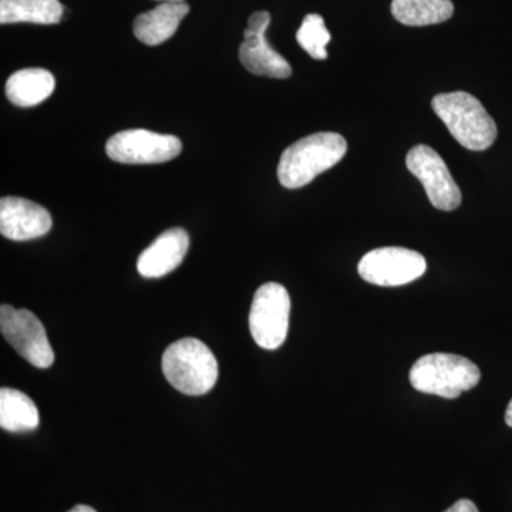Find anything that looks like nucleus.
Wrapping results in <instances>:
<instances>
[{
  "label": "nucleus",
  "instance_id": "f257e3e1",
  "mask_svg": "<svg viewBox=\"0 0 512 512\" xmlns=\"http://www.w3.org/2000/svg\"><path fill=\"white\" fill-rule=\"evenodd\" d=\"M348 143L338 133H316L296 141L282 154L279 183L289 190L305 187L318 175L342 161Z\"/></svg>",
  "mask_w": 512,
  "mask_h": 512
},
{
  "label": "nucleus",
  "instance_id": "f03ea898",
  "mask_svg": "<svg viewBox=\"0 0 512 512\" xmlns=\"http://www.w3.org/2000/svg\"><path fill=\"white\" fill-rule=\"evenodd\" d=\"M431 107L446 124L451 136L467 150H488L497 140V124L473 94H437L431 101Z\"/></svg>",
  "mask_w": 512,
  "mask_h": 512
},
{
  "label": "nucleus",
  "instance_id": "7ed1b4c3",
  "mask_svg": "<svg viewBox=\"0 0 512 512\" xmlns=\"http://www.w3.org/2000/svg\"><path fill=\"white\" fill-rule=\"evenodd\" d=\"M163 373L178 392L187 396H202L217 383L218 362L204 342L185 338L177 340L165 350Z\"/></svg>",
  "mask_w": 512,
  "mask_h": 512
},
{
  "label": "nucleus",
  "instance_id": "20e7f679",
  "mask_svg": "<svg viewBox=\"0 0 512 512\" xmlns=\"http://www.w3.org/2000/svg\"><path fill=\"white\" fill-rule=\"evenodd\" d=\"M476 363L453 353H431L420 357L410 370V383L417 392L444 399H457L480 383Z\"/></svg>",
  "mask_w": 512,
  "mask_h": 512
},
{
  "label": "nucleus",
  "instance_id": "39448f33",
  "mask_svg": "<svg viewBox=\"0 0 512 512\" xmlns=\"http://www.w3.org/2000/svg\"><path fill=\"white\" fill-rule=\"evenodd\" d=\"M291 296L284 286L268 282L255 292L249 312V330L259 348L275 350L284 345L289 330Z\"/></svg>",
  "mask_w": 512,
  "mask_h": 512
},
{
  "label": "nucleus",
  "instance_id": "423d86ee",
  "mask_svg": "<svg viewBox=\"0 0 512 512\" xmlns=\"http://www.w3.org/2000/svg\"><path fill=\"white\" fill-rule=\"evenodd\" d=\"M0 330L20 356L39 369L55 363V352L50 345L45 326L28 309H15L10 305L0 308Z\"/></svg>",
  "mask_w": 512,
  "mask_h": 512
},
{
  "label": "nucleus",
  "instance_id": "0eeeda50",
  "mask_svg": "<svg viewBox=\"0 0 512 512\" xmlns=\"http://www.w3.org/2000/svg\"><path fill=\"white\" fill-rule=\"evenodd\" d=\"M183 150L180 138L154 131H120L107 141L106 153L120 164H161L180 156Z\"/></svg>",
  "mask_w": 512,
  "mask_h": 512
},
{
  "label": "nucleus",
  "instance_id": "6e6552de",
  "mask_svg": "<svg viewBox=\"0 0 512 512\" xmlns=\"http://www.w3.org/2000/svg\"><path fill=\"white\" fill-rule=\"evenodd\" d=\"M427 262L424 256L412 249L387 247L367 252L360 259L357 271L369 284L377 286H402L424 275Z\"/></svg>",
  "mask_w": 512,
  "mask_h": 512
},
{
  "label": "nucleus",
  "instance_id": "1a4fd4ad",
  "mask_svg": "<svg viewBox=\"0 0 512 512\" xmlns=\"http://www.w3.org/2000/svg\"><path fill=\"white\" fill-rule=\"evenodd\" d=\"M406 164L410 173L423 184L434 208L440 211H454L460 207V187L451 177L447 164L436 150L424 144L413 147L407 154Z\"/></svg>",
  "mask_w": 512,
  "mask_h": 512
},
{
  "label": "nucleus",
  "instance_id": "9d476101",
  "mask_svg": "<svg viewBox=\"0 0 512 512\" xmlns=\"http://www.w3.org/2000/svg\"><path fill=\"white\" fill-rule=\"evenodd\" d=\"M271 25V15L265 10L255 12L248 20L244 32V43L239 47V60L249 73L256 76L288 79L292 74L291 64L284 56L269 46L266 30Z\"/></svg>",
  "mask_w": 512,
  "mask_h": 512
},
{
  "label": "nucleus",
  "instance_id": "9b49d317",
  "mask_svg": "<svg viewBox=\"0 0 512 512\" xmlns=\"http://www.w3.org/2000/svg\"><path fill=\"white\" fill-rule=\"evenodd\" d=\"M52 215L42 205L19 197L0 200V234L12 241L45 237L52 229Z\"/></svg>",
  "mask_w": 512,
  "mask_h": 512
},
{
  "label": "nucleus",
  "instance_id": "f8f14e48",
  "mask_svg": "<svg viewBox=\"0 0 512 512\" xmlns=\"http://www.w3.org/2000/svg\"><path fill=\"white\" fill-rule=\"evenodd\" d=\"M190 248V237L183 228L163 232L138 256L137 269L144 278H163L177 269Z\"/></svg>",
  "mask_w": 512,
  "mask_h": 512
},
{
  "label": "nucleus",
  "instance_id": "ddd939ff",
  "mask_svg": "<svg viewBox=\"0 0 512 512\" xmlns=\"http://www.w3.org/2000/svg\"><path fill=\"white\" fill-rule=\"evenodd\" d=\"M190 13L187 3L163 2L134 20V36L147 46L167 42L177 32L178 26Z\"/></svg>",
  "mask_w": 512,
  "mask_h": 512
},
{
  "label": "nucleus",
  "instance_id": "4468645a",
  "mask_svg": "<svg viewBox=\"0 0 512 512\" xmlns=\"http://www.w3.org/2000/svg\"><path fill=\"white\" fill-rule=\"evenodd\" d=\"M55 77L45 69H23L13 73L6 82V96L18 107L43 103L55 92Z\"/></svg>",
  "mask_w": 512,
  "mask_h": 512
},
{
  "label": "nucleus",
  "instance_id": "2eb2a0df",
  "mask_svg": "<svg viewBox=\"0 0 512 512\" xmlns=\"http://www.w3.org/2000/svg\"><path fill=\"white\" fill-rule=\"evenodd\" d=\"M63 18L59 0H0V23L56 25Z\"/></svg>",
  "mask_w": 512,
  "mask_h": 512
},
{
  "label": "nucleus",
  "instance_id": "dca6fc26",
  "mask_svg": "<svg viewBox=\"0 0 512 512\" xmlns=\"http://www.w3.org/2000/svg\"><path fill=\"white\" fill-rule=\"evenodd\" d=\"M40 417L36 404L19 390L2 387L0 390V426L10 433L36 430Z\"/></svg>",
  "mask_w": 512,
  "mask_h": 512
},
{
  "label": "nucleus",
  "instance_id": "f3484780",
  "mask_svg": "<svg viewBox=\"0 0 512 512\" xmlns=\"http://www.w3.org/2000/svg\"><path fill=\"white\" fill-rule=\"evenodd\" d=\"M392 13L406 26L439 25L454 15L451 0H393Z\"/></svg>",
  "mask_w": 512,
  "mask_h": 512
},
{
  "label": "nucleus",
  "instance_id": "a211bd4d",
  "mask_svg": "<svg viewBox=\"0 0 512 512\" xmlns=\"http://www.w3.org/2000/svg\"><path fill=\"white\" fill-rule=\"evenodd\" d=\"M332 39L329 30L326 29L325 20L322 16L312 15L306 16L303 19L301 28L296 33V40L302 49L308 53L309 56L316 60L328 59V50L326 46Z\"/></svg>",
  "mask_w": 512,
  "mask_h": 512
},
{
  "label": "nucleus",
  "instance_id": "6ab92c4d",
  "mask_svg": "<svg viewBox=\"0 0 512 512\" xmlns=\"http://www.w3.org/2000/svg\"><path fill=\"white\" fill-rule=\"evenodd\" d=\"M444 512H478V508L473 501L458 500L456 504L451 505V507Z\"/></svg>",
  "mask_w": 512,
  "mask_h": 512
},
{
  "label": "nucleus",
  "instance_id": "aec40b11",
  "mask_svg": "<svg viewBox=\"0 0 512 512\" xmlns=\"http://www.w3.org/2000/svg\"><path fill=\"white\" fill-rule=\"evenodd\" d=\"M67 512H97V511L94 510V508L89 507V505L80 504V505H76V507L72 508V510L67 511Z\"/></svg>",
  "mask_w": 512,
  "mask_h": 512
},
{
  "label": "nucleus",
  "instance_id": "412c9836",
  "mask_svg": "<svg viewBox=\"0 0 512 512\" xmlns=\"http://www.w3.org/2000/svg\"><path fill=\"white\" fill-rule=\"evenodd\" d=\"M505 423L512 427V399L510 404H508L507 412H505Z\"/></svg>",
  "mask_w": 512,
  "mask_h": 512
},
{
  "label": "nucleus",
  "instance_id": "4be33fe9",
  "mask_svg": "<svg viewBox=\"0 0 512 512\" xmlns=\"http://www.w3.org/2000/svg\"><path fill=\"white\" fill-rule=\"evenodd\" d=\"M160 2L184 3V0H160Z\"/></svg>",
  "mask_w": 512,
  "mask_h": 512
}]
</instances>
